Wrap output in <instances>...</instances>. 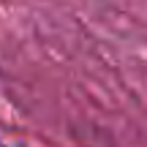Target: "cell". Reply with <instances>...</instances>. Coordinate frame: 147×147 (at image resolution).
Wrapping results in <instances>:
<instances>
[{"mask_svg":"<svg viewBox=\"0 0 147 147\" xmlns=\"http://www.w3.org/2000/svg\"><path fill=\"white\" fill-rule=\"evenodd\" d=\"M0 147H5V144H0Z\"/></svg>","mask_w":147,"mask_h":147,"instance_id":"1","label":"cell"}]
</instances>
